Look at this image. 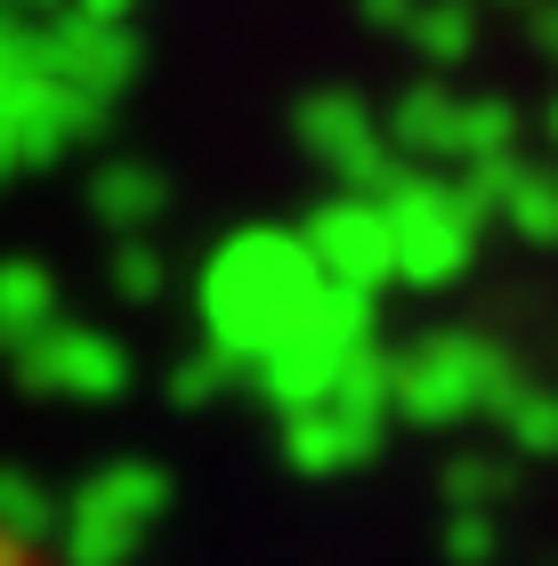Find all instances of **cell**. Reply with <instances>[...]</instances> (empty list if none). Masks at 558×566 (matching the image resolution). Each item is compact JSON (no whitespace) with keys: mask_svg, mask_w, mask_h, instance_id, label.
I'll list each match as a JSON object with an SVG mask.
<instances>
[{"mask_svg":"<svg viewBox=\"0 0 558 566\" xmlns=\"http://www.w3.org/2000/svg\"><path fill=\"white\" fill-rule=\"evenodd\" d=\"M0 566H57V558H49L41 543H24L17 526H0Z\"/></svg>","mask_w":558,"mask_h":566,"instance_id":"cell-1","label":"cell"}]
</instances>
